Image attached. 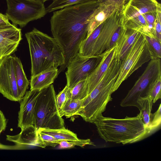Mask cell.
<instances>
[{"instance_id":"obj_1","label":"cell","mask_w":161,"mask_h":161,"mask_svg":"<svg viewBox=\"0 0 161 161\" xmlns=\"http://www.w3.org/2000/svg\"><path fill=\"white\" fill-rule=\"evenodd\" d=\"M99 4L97 0L76 4L53 12L50 23L53 37L61 47L65 58L63 69L79 53L88 35V19Z\"/></svg>"},{"instance_id":"obj_2","label":"cell","mask_w":161,"mask_h":161,"mask_svg":"<svg viewBox=\"0 0 161 161\" xmlns=\"http://www.w3.org/2000/svg\"><path fill=\"white\" fill-rule=\"evenodd\" d=\"M31 61V76L64 65L63 50L57 40L34 28L25 33Z\"/></svg>"},{"instance_id":"obj_3","label":"cell","mask_w":161,"mask_h":161,"mask_svg":"<svg viewBox=\"0 0 161 161\" xmlns=\"http://www.w3.org/2000/svg\"><path fill=\"white\" fill-rule=\"evenodd\" d=\"M115 55L99 83L83 99L80 109L75 114L86 122L93 123L102 116L107 104L112 100L113 87L122 62Z\"/></svg>"},{"instance_id":"obj_4","label":"cell","mask_w":161,"mask_h":161,"mask_svg":"<svg viewBox=\"0 0 161 161\" xmlns=\"http://www.w3.org/2000/svg\"><path fill=\"white\" fill-rule=\"evenodd\" d=\"M100 137L106 142L134 143L148 136L139 113L136 116L115 119L101 116L93 123Z\"/></svg>"},{"instance_id":"obj_5","label":"cell","mask_w":161,"mask_h":161,"mask_svg":"<svg viewBox=\"0 0 161 161\" xmlns=\"http://www.w3.org/2000/svg\"><path fill=\"white\" fill-rule=\"evenodd\" d=\"M56 95L52 84L40 90L36 103L33 125L37 131L65 128L56 104Z\"/></svg>"},{"instance_id":"obj_6","label":"cell","mask_w":161,"mask_h":161,"mask_svg":"<svg viewBox=\"0 0 161 161\" xmlns=\"http://www.w3.org/2000/svg\"><path fill=\"white\" fill-rule=\"evenodd\" d=\"M153 58H155L145 35L140 32L122 60L118 77L113 87V93L134 72L144 64Z\"/></svg>"},{"instance_id":"obj_7","label":"cell","mask_w":161,"mask_h":161,"mask_svg":"<svg viewBox=\"0 0 161 161\" xmlns=\"http://www.w3.org/2000/svg\"><path fill=\"white\" fill-rule=\"evenodd\" d=\"M6 15L16 26L22 28L30 22L42 18L46 14L44 3L32 0H6Z\"/></svg>"},{"instance_id":"obj_8","label":"cell","mask_w":161,"mask_h":161,"mask_svg":"<svg viewBox=\"0 0 161 161\" xmlns=\"http://www.w3.org/2000/svg\"><path fill=\"white\" fill-rule=\"evenodd\" d=\"M160 59L155 58L150 60L143 73L121 101V107L134 106L138 108V100L147 96L150 84L161 72Z\"/></svg>"},{"instance_id":"obj_9","label":"cell","mask_w":161,"mask_h":161,"mask_svg":"<svg viewBox=\"0 0 161 161\" xmlns=\"http://www.w3.org/2000/svg\"><path fill=\"white\" fill-rule=\"evenodd\" d=\"M102 55L84 56L78 53L71 58L65 72L68 87L71 88L80 81L87 79L99 64Z\"/></svg>"},{"instance_id":"obj_10","label":"cell","mask_w":161,"mask_h":161,"mask_svg":"<svg viewBox=\"0 0 161 161\" xmlns=\"http://www.w3.org/2000/svg\"><path fill=\"white\" fill-rule=\"evenodd\" d=\"M123 19L122 8L114 12L104 21L98 36L91 46L87 56H99L116 45L113 42V35Z\"/></svg>"},{"instance_id":"obj_11","label":"cell","mask_w":161,"mask_h":161,"mask_svg":"<svg viewBox=\"0 0 161 161\" xmlns=\"http://www.w3.org/2000/svg\"><path fill=\"white\" fill-rule=\"evenodd\" d=\"M13 58L9 55L0 60V92L11 101L19 102Z\"/></svg>"},{"instance_id":"obj_12","label":"cell","mask_w":161,"mask_h":161,"mask_svg":"<svg viewBox=\"0 0 161 161\" xmlns=\"http://www.w3.org/2000/svg\"><path fill=\"white\" fill-rule=\"evenodd\" d=\"M40 91L30 90L26 92L20 101L18 127L21 130L34 125L35 105Z\"/></svg>"},{"instance_id":"obj_13","label":"cell","mask_w":161,"mask_h":161,"mask_svg":"<svg viewBox=\"0 0 161 161\" xmlns=\"http://www.w3.org/2000/svg\"><path fill=\"white\" fill-rule=\"evenodd\" d=\"M22 39L21 29L13 24L0 28V60L14 53Z\"/></svg>"},{"instance_id":"obj_14","label":"cell","mask_w":161,"mask_h":161,"mask_svg":"<svg viewBox=\"0 0 161 161\" xmlns=\"http://www.w3.org/2000/svg\"><path fill=\"white\" fill-rule=\"evenodd\" d=\"M116 47V44L113 47L102 54L99 64L87 79V94L97 86L106 71L114 56Z\"/></svg>"},{"instance_id":"obj_15","label":"cell","mask_w":161,"mask_h":161,"mask_svg":"<svg viewBox=\"0 0 161 161\" xmlns=\"http://www.w3.org/2000/svg\"><path fill=\"white\" fill-rule=\"evenodd\" d=\"M37 131L34 125L21 130L17 135L6 136V140L13 142L16 149L37 146Z\"/></svg>"},{"instance_id":"obj_16","label":"cell","mask_w":161,"mask_h":161,"mask_svg":"<svg viewBox=\"0 0 161 161\" xmlns=\"http://www.w3.org/2000/svg\"><path fill=\"white\" fill-rule=\"evenodd\" d=\"M120 8H121L112 5H99L88 19L87 37L95 28Z\"/></svg>"},{"instance_id":"obj_17","label":"cell","mask_w":161,"mask_h":161,"mask_svg":"<svg viewBox=\"0 0 161 161\" xmlns=\"http://www.w3.org/2000/svg\"><path fill=\"white\" fill-rule=\"evenodd\" d=\"M139 31L125 28L116 43L115 56L122 60L131 48L140 33Z\"/></svg>"},{"instance_id":"obj_18","label":"cell","mask_w":161,"mask_h":161,"mask_svg":"<svg viewBox=\"0 0 161 161\" xmlns=\"http://www.w3.org/2000/svg\"><path fill=\"white\" fill-rule=\"evenodd\" d=\"M58 74V69L56 68L48 69L31 76L30 90H41L47 87L54 82Z\"/></svg>"},{"instance_id":"obj_19","label":"cell","mask_w":161,"mask_h":161,"mask_svg":"<svg viewBox=\"0 0 161 161\" xmlns=\"http://www.w3.org/2000/svg\"><path fill=\"white\" fill-rule=\"evenodd\" d=\"M19 102L25 94L30 83L24 71L20 59L16 57L13 58Z\"/></svg>"},{"instance_id":"obj_20","label":"cell","mask_w":161,"mask_h":161,"mask_svg":"<svg viewBox=\"0 0 161 161\" xmlns=\"http://www.w3.org/2000/svg\"><path fill=\"white\" fill-rule=\"evenodd\" d=\"M137 103L142 120L148 133L151 134V111L153 103L152 100L150 97L147 96L139 99Z\"/></svg>"},{"instance_id":"obj_21","label":"cell","mask_w":161,"mask_h":161,"mask_svg":"<svg viewBox=\"0 0 161 161\" xmlns=\"http://www.w3.org/2000/svg\"><path fill=\"white\" fill-rule=\"evenodd\" d=\"M139 14L161 11V5L156 0H129L127 3Z\"/></svg>"},{"instance_id":"obj_22","label":"cell","mask_w":161,"mask_h":161,"mask_svg":"<svg viewBox=\"0 0 161 161\" xmlns=\"http://www.w3.org/2000/svg\"><path fill=\"white\" fill-rule=\"evenodd\" d=\"M38 130L52 136L60 141L76 140L79 139L75 134L65 128L56 129H44Z\"/></svg>"},{"instance_id":"obj_23","label":"cell","mask_w":161,"mask_h":161,"mask_svg":"<svg viewBox=\"0 0 161 161\" xmlns=\"http://www.w3.org/2000/svg\"><path fill=\"white\" fill-rule=\"evenodd\" d=\"M125 28L136 30L144 33L148 30V25L142 14H140L124 21Z\"/></svg>"},{"instance_id":"obj_24","label":"cell","mask_w":161,"mask_h":161,"mask_svg":"<svg viewBox=\"0 0 161 161\" xmlns=\"http://www.w3.org/2000/svg\"><path fill=\"white\" fill-rule=\"evenodd\" d=\"M87 79L78 82L71 88L68 87V98L72 100H81L85 98L87 95Z\"/></svg>"},{"instance_id":"obj_25","label":"cell","mask_w":161,"mask_h":161,"mask_svg":"<svg viewBox=\"0 0 161 161\" xmlns=\"http://www.w3.org/2000/svg\"><path fill=\"white\" fill-rule=\"evenodd\" d=\"M83 100H72L68 99L64 106L59 111L60 116L62 117L65 116L68 118L75 115L81 107Z\"/></svg>"},{"instance_id":"obj_26","label":"cell","mask_w":161,"mask_h":161,"mask_svg":"<svg viewBox=\"0 0 161 161\" xmlns=\"http://www.w3.org/2000/svg\"><path fill=\"white\" fill-rule=\"evenodd\" d=\"M95 0H54L46 8L47 13H50L56 10L68 6Z\"/></svg>"},{"instance_id":"obj_27","label":"cell","mask_w":161,"mask_h":161,"mask_svg":"<svg viewBox=\"0 0 161 161\" xmlns=\"http://www.w3.org/2000/svg\"><path fill=\"white\" fill-rule=\"evenodd\" d=\"M161 72L150 83L147 92V96L151 97L153 103L161 98Z\"/></svg>"},{"instance_id":"obj_28","label":"cell","mask_w":161,"mask_h":161,"mask_svg":"<svg viewBox=\"0 0 161 161\" xmlns=\"http://www.w3.org/2000/svg\"><path fill=\"white\" fill-rule=\"evenodd\" d=\"M61 141L52 136L40 130L37 131V147L42 148H45L47 146L54 147L59 145Z\"/></svg>"},{"instance_id":"obj_29","label":"cell","mask_w":161,"mask_h":161,"mask_svg":"<svg viewBox=\"0 0 161 161\" xmlns=\"http://www.w3.org/2000/svg\"><path fill=\"white\" fill-rule=\"evenodd\" d=\"M145 36L154 58H161V42L154 37L146 35Z\"/></svg>"},{"instance_id":"obj_30","label":"cell","mask_w":161,"mask_h":161,"mask_svg":"<svg viewBox=\"0 0 161 161\" xmlns=\"http://www.w3.org/2000/svg\"><path fill=\"white\" fill-rule=\"evenodd\" d=\"M62 148H73L75 146L83 147L86 145H95L90 139H81L73 141H62L59 144Z\"/></svg>"},{"instance_id":"obj_31","label":"cell","mask_w":161,"mask_h":161,"mask_svg":"<svg viewBox=\"0 0 161 161\" xmlns=\"http://www.w3.org/2000/svg\"><path fill=\"white\" fill-rule=\"evenodd\" d=\"M68 87L66 85L64 89L56 96V101L59 111L64 106L68 98Z\"/></svg>"},{"instance_id":"obj_32","label":"cell","mask_w":161,"mask_h":161,"mask_svg":"<svg viewBox=\"0 0 161 161\" xmlns=\"http://www.w3.org/2000/svg\"><path fill=\"white\" fill-rule=\"evenodd\" d=\"M161 104L154 114H152L151 121V130L152 132H153L159 126H160L161 122Z\"/></svg>"},{"instance_id":"obj_33","label":"cell","mask_w":161,"mask_h":161,"mask_svg":"<svg viewBox=\"0 0 161 161\" xmlns=\"http://www.w3.org/2000/svg\"><path fill=\"white\" fill-rule=\"evenodd\" d=\"M153 34L161 42V11L158 12L157 13L154 24Z\"/></svg>"},{"instance_id":"obj_34","label":"cell","mask_w":161,"mask_h":161,"mask_svg":"<svg viewBox=\"0 0 161 161\" xmlns=\"http://www.w3.org/2000/svg\"><path fill=\"white\" fill-rule=\"evenodd\" d=\"M7 121L3 112L0 110V135L1 133L5 130L7 126ZM0 149H15L14 146L5 145L0 143Z\"/></svg>"},{"instance_id":"obj_35","label":"cell","mask_w":161,"mask_h":161,"mask_svg":"<svg viewBox=\"0 0 161 161\" xmlns=\"http://www.w3.org/2000/svg\"><path fill=\"white\" fill-rule=\"evenodd\" d=\"M158 12H151L142 14L148 25V28L153 34L154 22Z\"/></svg>"},{"instance_id":"obj_36","label":"cell","mask_w":161,"mask_h":161,"mask_svg":"<svg viewBox=\"0 0 161 161\" xmlns=\"http://www.w3.org/2000/svg\"><path fill=\"white\" fill-rule=\"evenodd\" d=\"M99 5H114L122 8L127 3L128 0H97Z\"/></svg>"},{"instance_id":"obj_37","label":"cell","mask_w":161,"mask_h":161,"mask_svg":"<svg viewBox=\"0 0 161 161\" xmlns=\"http://www.w3.org/2000/svg\"><path fill=\"white\" fill-rule=\"evenodd\" d=\"M11 24L7 16L0 13V28L9 26Z\"/></svg>"},{"instance_id":"obj_38","label":"cell","mask_w":161,"mask_h":161,"mask_svg":"<svg viewBox=\"0 0 161 161\" xmlns=\"http://www.w3.org/2000/svg\"><path fill=\"white\" fill-rule=\"evenodd\" d=\"M32 0L39 2H41L44 3V2H45L47 1H49V0L53 1L54 0Z\"/></svg>"},{"instance_id":"obj_39","label":"cell","mask_w":161,"mask_h":161,"mask_svg":"<svg viewBox=\"0 0 161 161\" xmlns=\"http://www.w3.org/2000/svg\"></svg>"},{"instance_id":"obj_40","label":"cell","mask_w":161,"mask_h":161,"mask_svg":"<svg viewBox=\"0 0 161 161\" xmlns=\"http://www.w3.org/2000/svg\"><path fill=\"white\" fill-rule=\"evenodd\" d=\"M129 0H128V1H129Z\"/></svg>"}]
</instances>
